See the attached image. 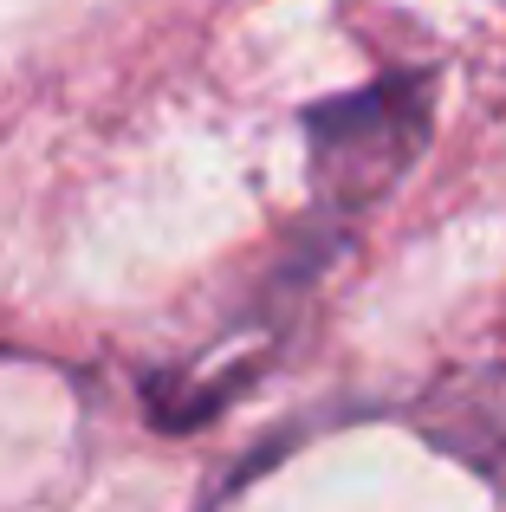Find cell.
Returning <instances> with one entry per match:
<instances>
[{"instance_id": "cell-1", "label": "cell", "mask_w": 506, "mask_h": 512, "mask_svg": "<svg viewBox=\"0 0 506 512\" xmlns=\"http://www.w3.org/2000/svg\"><path fill=\"white\" fill-rule=\"evenodd\" d=\"M435 65L383 72L357 91L318 98L299 111L305 156H312V214L325 221H357L370 214L403 175L422 163L435 137Z\"/></svg>"}]
</instances>
